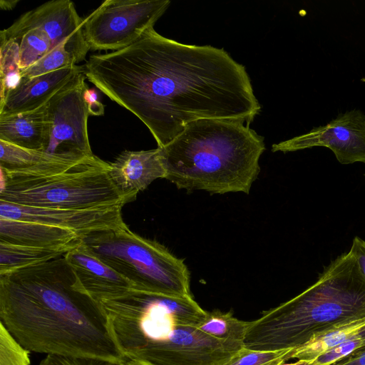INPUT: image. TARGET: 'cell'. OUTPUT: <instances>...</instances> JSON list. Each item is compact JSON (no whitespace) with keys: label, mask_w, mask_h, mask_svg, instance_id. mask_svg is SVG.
Masks as SVG:
<instances>
[{"label":"cell","mask_w":365,"mask_h":365,"mask_svg":"<svg viewBox=\"0 0 365 365\" xmlns=\"http://www.w3.org/2000/svg\"><path fill=\"white\" fill-rule=\"evenodd\" d=\"M365 331V318L333 327L315 334L304 344L294 349L291 359L312 361L333 347Z\"/></svg>","instance_id":"cell-19"},{"label":"cell","mask_w":365,"mask_h":365,"mask_svg":"<svg viewBox=\"0 0 365 365\" xmlns=\"http://www.w3.org/2000/svg\"><path fill=\"white\" fill-rule=\"evenodd\" d=\"M84 71L78 73L47 103L50 140L46 152L88 156L93 155L88 135L90 115L84 93Z\"/></svg>","instance_id":"cell-9"},{"label":"cell","mask_w":365,"mask_h":365,"mask_svg":"<svg viewBox=\"0 0 365 365\" xmlns=\"http://www.w3.org/2000/svg\"><path fill=\"white\" fill-rule=\"evenodd\" d=\"M250 324V322L234 317L230 312L215 310L207 312L205 319L197 327L236 352L244 347V341Z\"/></svg>","instance_id":"cell-21"},{"label":"cell","mask_w":365,"mask_h":365,"mask_svg":"<svg viewBox=\"0 0 365 365\" xmlns=\"http://www.w3.org/2000/svg\"><path fill=\"white\" fill-rule=\"evenodd\" d=\"M83 71V65H75L34 77H21L17 86L1 98L0 116L25 113L41 107Z\"/></svg>","instance_id":"cell-13"},{"label":"cell","mask_w":365,"mask_h":365,"mask_svg":"<svg viewBox=\"0 0 365 365\" xmlns=\"http://www.w3.org/2000/svg\"><path fill=\"white\" fill-rule=\"evenodd\" d=\"M76 57L68 51L66 45L53 48L31 66L21 71L22 77H34L76 65Z\"/></svg>","instance_id":"cell-24"},{"label":"cell","mask_w":365,"mask_h":365,"mask_svg":"<svg viewBox=\"0 0 365 365\" xmlns=\"http://www.w3.org/2000/svg\"><path fill=\"white\" fill-rule=\"evenodd\" d=\"M125 364L126 365H148V364H143L142 362H140L138 361H133V360H126Z\"/></svg>","instance_id":"cell-33"},{"label":"cell","mask_w":365,"mask_h":365,"mask_svg":"<svg viewBox=\"0 0 365 365\" xmlns=\"http://www.w3.org/2000/svg\"><path fill=\"white\" fill-rule=\"evenodd\" d=\"M122 206L98 209L44 208L0 200V217L38 222L72 230L83 239L101 232L118 229L125 223Z\"/></svg>","instance_id":"cell-12"},{"label":"cell","mask_w":365,"mask_h":365,"mask_svg":"<svg viewBox=\"0 0 365 365\" xmlns=\"http://www.w3.org/2000/svg\"><path fill=\"white\" fill-rule=\"evenodd\" d=\"M110 163L94 154L25 171L1 169L0 200L44 208L123 207L109 175Z\"/></svg>","instance_id":"cell-5"},{"label":"cell","mask_w":365,"mask_h":365,"mask_svg":"<svg viewBox=\"0 0 365 365\" xmlns=\"http://www.w3.org/2000/svg\"><path fill=\"white\" fill-rule=\"evenodd\" d=\"M333 365H365V346L356 350Z\"/></svg>","instance_id":"cell-30"},{"label":"cell","mask_w":365,"mask_h":365,"mask_svg":"<svg viewBox=\"0 0 365 365\" xmlns=\"http://www.w3.org/2000/svg\"><path fill=\"white\" fill-rule=\"evenodd\" d=\"M9 40H14L19 45L21 71L31 66L52 50L48 36L40 28L30 29Z\"/></svg>","instance_id":"cell-22"},{"label":"cell","mask_w":365,"mask_h":365,"mask_svg":"<svg viewBox=\"0 0 365 365\" xmlns=\"http://www.w3.org/2000/svg\"><path fill=\"white\" fill-rule=\"evenodd\" d=\"M38 365H126L110 361L83 357H72L48 354L43 358Z\"/></svg>","instance_id":"cell-27"},{"label":"cell","mask_w":365,"mask_h":365,"mask_svg":"<svg viewBox=\"0 0 365 365\" xmlns=\"http://www.w3.org/2000/svg\"><path fill=\"white\" fill-rule=\"evenodd\" d=\"M349 251L356 258L359 267L365 277V241L359 237H355Z\"/></svg>","instance_id":"cell-29"},{"label":"cell","mask_w":365,"mask_h":365,"mask_svg":"<svg viewBox=\"0 0 365 365\" xmlns=\"http://www.w3.org/2000/svg\"><path fill=\"white\" fill-rule=\"evenodd\" d=\"M29 352L0 322V365H30Z\"/></svg>","instance_id":"cell-25"},{"label":"cell","mask_w":365,"mask_h":365,"mask_svg":"<svg viewBox=\"0 0 365 365\" xmlns=\"http://www.w3.org/2000/svg\"><path fill=\"white\" fill-rule=\"evenodd\" d=\"M84 19L80 17L72 1H48L21 15L11 26L0 33V40H8L32 28H40L48 36L52 49L66 45L79 63L90 47L83 31Z\"/></svg>","instance_id":"cell-10"},{"label":"cell","mask_w":365,"mask_h":365,"mask_svg":"<svg viewBox=\"0 0 365 365\" xmlns=\"http://www.w3.org/2000/svg\"><path fill=\"white\" fill-rule=\"evenodd\" d=\"M158 148L165 179L178 189L211 194H249L266 149L264 138L250 125L217 119L192 121Z\"/></svg>","instance_id":"cell-3"},{"label":"cell","mask_w":365,"mask_h":365,"mask_svg":"<svg viewBox=\"0 0 365 365\" xmlns=\"http://www.w3.org/2000/svg\"><path fill=\"white\" fill-rule=\"evenodd\" d=\"M311 361L307 360H297L296 362L290 363V364H281L280 365H309Z\"/></svg>","instance_id":"cell-32"},{"label":"cell","mask_w":365,"mask_h":365,"mask_svg":"<svg viewBox=\"0 0 365 365\" xmlns=\"http://www.w3.org/2000/svg\"><path fill=\"white\" fill-rule=\"evenodd\" d=\"M365 346V331L333 347L311 361L309 365H333Z\"/></svg>","instance_id":"cell-26"},{"label":"cell","mask_w":365,"mask_h":365,"mask_svg":"<svg viewBox=\"0 0 365 365\" xmlns=\"http://www.w3.org/2000/svg\"><path fill=\"white\" fill-rule=\"evenodd\" d=\"M365 318V277L349 251L333 260L312 286L251 321L244 346L295 349L333 327Z\"/></svg>","instance_id":"cell-4"},{"label":"cell","mask_w":365,"mask_h":365,"mask_svg":"<svg viewBox=\"0 0 365 365\" xmlns=\"http://www.w3.org/2000/svg\"><path fill=\"white\" fill-rule=\"evenodd\" d=\"M85 291L97 302L122 295L131 284L81 243L64 256Z\"/></svg>","instance_id":"cell-15"},{"label":"cell","mask_w":365,"mask_h":365,"mask_svg":"<svg viewBox=\"0 0 365 365\" xmlns=\"http://www.w3.org/2000/svg\"><path fill=\"white\" fill-rule=\"evenodd\" d=\"M18 2H19V1H4V0H1V1H0V7L3 10H11V9H13L16 6Z\"/></svg>","instance_id":"cell-31"},{"label":"cell","mask_w":365,"mask_h":365,"mask_svg":"<svg viewBox=\"0 0 365 365\" xmlns=\"http://www.w3.org/2000/svg\"><path fill=\"white\" fill-rule=\"evenodd\" d=\"M0 149V168L8 171L29 170L86 157L25 149L3 140Z\"/></svg>","instance_id":"cell-20"},{"label":"cell","mask_w":365,"mask_h":365,"mask_svg":"<svg viewBox=\"0 0 365 365\" xmlns=\"http://www.w3.org/2000/svg\"><path fill=\"white\" fill-rule=\"evenodd\" d=\"M0 319L29 351L125 362L64 257L0 274Z\"/></svg>","instance_id":"cell-2"},{"label":"cell","mask_w":365,"mask_h":365,"mask_svg":"<svg viewBox=\"0 0 365 365\" xmlns=\"http://www.w3.org/2000/svg\"><path fill=\"white\" fill-rule=\"evenodd\" d=\"M364 176H365V174H364Z\"/></svg>","instance_id":"cell-34"},{"label":"cell","mask_w":365,"mask_h":365,"mask_svg":"<svg viewBox=\"0 0 365 365\" xmlns=\"http://www.w3.org/2000/svg\"><path fill=\"white\" fill-rule=\"evenodd\" d=\"M86 78L149 129L158 147L200 119L248 125L261 110L245 67L223 48L147 30L130 46L90 56Z\"/></svg>","instance_id":"cell-1"},{"label":"cell","mask_w":365,"mask_h":365,"mask_svg":"<svg viewBox=\"0 0 365 365\" xmlns=\"http://www.w3.org/2000/svg\"><path fill=\"white\" fill-rule=\"evenodd\" d=\"M109 175L126 203L133 202L154 180L165 178L160 149L122 152L110 163Z\"/></svg>","instance_id":"cell-14"},{"label":"cell","mask_w":365,"mask_h":365,"mask_svg":"<svg viewBox=\"0 0 365 365\" xmlns=\"http://www.w3.org/2000/svg\"><path fill=\"white\" fill-rule=\"evenodd\" d=\"M235 353L197 327L174 324L130 350L124 358L148 365H222Z\"/></svg>","instance_id":"cell-8"},{"label":"cell","mask_w":365,"mask_h":365,"mask_svg":"<svg viewBox=\"0 0 365 365\" xmlns=\"http://www.w3.org/2000/svg\"><path fill=\"white\" fill-rule=\"evenodd\" d=\"M84 98L91 115H101L104 113V106L98 101V94L94 89L88 87L84 93Z\"/></svg>","instance_id":"cell-28"},{"label":"cell","mask_w":365,"mask_h":365,"mask_svg":"<svg viewBox=\"0 0 365 365\" xmlns=\"http://www.w3.org/2000/svg\"><path fill=\"white\" fill-rule=\"evenodd\" d=\"M80 243L41 247L0 242V274L64 257Z\"/></svg>","instance_id":"cell-18"},{"label":"cell","mask_w":365,"mask_h":365,"mask_svg":"<svg viewBox=\"0 0 365 365\" xmlns=\"http://www.w3.org/2000/svg\"><path fill=\"white\" fill-rule=\"evenodd\" d=\"M315 146L329 148L341 164L365 163V114L359 109L340 113L325 125L272 145V151L287 153Z\"/></svg>","instance_id":"cell-11"},{"label":"cell","mask_w":365,"mask_h":365,"mask_svg":"<svg viewBox=\"0 0 365 365\" xmlns=\"http://www.w3.org/2000/svg\"><path fill=\"white\" fill-rule=\"evenodd\" d=\"M0 140L25 149L46 151L50 140L46 103L31 111L0 116Z\"/></svg>","instance_id":"cell-16"},{"label":"cell","mask_w":365,"mask_h":365,"mask_svg":"<svg viewBox=\"0 0 365 365\" xmlns=\"http://www.w3.org/2000/svg\"><path fill=\"white\" fill-rule=\"evenodd\" d=\"M101 261L132 285L133 289L173 297H192L190 277L182 259L158 242L132 232L125 225L82 239Z\"/></svg>","instance_id":"cell-6"},{"label":"cell","mask_w":365,"mask_h":365,"mask_svg":"<svg viewBox=\"0 0 365 365\" xmlns=\"http://www.w3.org/2000/svg\"><path fill=\"white\" fill-rule=\"evenodd\" d=\"M169 0H106L84 19L93 51H117L136 41L169 7Z\"/></svg>","instance_id":"cell-7"},{"label":"cell","mask_w":365,"mask_h":365,"mask_svg":"<svg viewBox=\"0 0 365 365\" xmlns=\"http://www.w3.org/2000/svg\"><path fill=\"white\" fill-rule=\"evenodd\" d=\"M294 349L264 351L242 347L222 365H280L291 359Z\"/></svg>","instance_id":"cell-23"},{"label":"cell","mask_w":365,"mask_h":365,"mask_svg":"<svg viewBox=\"0 0 365 365\" xmlns=\"http://www.w3.org/2000/svg\"><path fill=\"white\" fill-rule=\"evenodd\" d=\"M75 232L53 225L0 217V242L32 247H55L81 242Z\"/></svg>","instance_id":"cell-17"}]
</instances>
